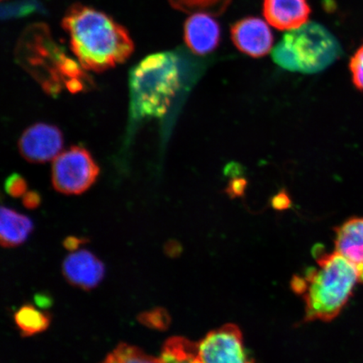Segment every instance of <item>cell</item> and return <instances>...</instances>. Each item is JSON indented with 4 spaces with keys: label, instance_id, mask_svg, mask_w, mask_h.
I'll use <instances>...</instances> for the list:
<instances>
[{
    "label": "cell",
    "instance_id": "obj_3",
    "mask_svg": "<svg viewBox=\"0 0 363 363\" xmlns=\"http://www.w3.org/2000/svg\"><path fill=\"white\" fill-rule=\"evenodd\" d=\"M130 112L135 121L166 115L180 87V57L163 52L145 57L130 74Z\"/></svg>",
    "mask_w": 363,
    "mask_h": 363
},
{
    "label": "cell",
    "instance_id": "obj_2",
    "mask_svg": "<svg viewBox=\"0 0 363 363\" xmlns=\"http://www.w3.org/2000/svg\"><path fill=\"white\" fill-rule=\"evenodd\" d=\"M317 266L295 276L291 287L306 303L305 321H330L337 317L360 281L358 267L337 252L316 253Z\"/></svg>",
    "mask_w": 363,
    "mask_h": 363
},
{
    "label": "cell",
    "instance_id": "obj_17",
    "mask_svg": "<svg viewBox=\"0 0 363 363\" xmlns=\"http://www.w3.org/2000/svg\"><path fill=\"white\" fill-rule=\"evenodd\" d=\"M101 363H162L161 358L148 355L140 348L121 343Z\"/></svg>",
    "mask_w": 363,
    "mask_h": 363
},
{
    "label": "cell",
    "instance_id": "obj_16",
    "mask_svg": "<svg viewBox=\"0 0 363 363\" xmlns=\"http://www.w3.org/2000/svg\"><path fill=\"white\" fill-rule=\"evenodd\" d=\"M177 11L193 13L203 12L212 16L224 13L233 0H169Z\"/></svg>",
    "mask_w": 363,
    "mask_h": 363
},
{
    "label": "cell",
    "instance_id": "obj_5",
    "mask_svg": "<svg viewBox=\"0 0 363 363\" xmlns=\"http://www.w3.org/2000/svg\"><path fill=\"white\" fill-rule=\"evenodd\" d=\"M99 167L87 150L72 147L53 162L52 181L54 189L65 194H80L93 185Z\"/></svg>",
    "mask_w": 363,
    "mask_h": 363
},
{
    "label": "cell",
    "instance_id": "obj_6",
    "mask_svg": "<svg viewBox=\"0 0 363 363\" xmlns=\"http://www.w3.org/2000/svg\"><path fill=\"white\" fill-rule=\"evenodd\" d=\"M198 348L202 363H254L245 348L242 331L234 324L211 331Z\"/></svg>",
    "mask_w": 363,
    "mask_h": 363
},
{
    "label": "cell",
    "instance_id": "obj_10",
    "mask_svg": "<svg viewBox=\"0 0 363 363\" xmlns=\"http://www.w3.org/2000/svg\"><path fill=\"white\" fill-rule=\"evenodd\" d=\"M213 17L206 13H193L185 22L184 42L190 51L196 55H208L219 47L220 26Z\"/></svg>",
    "mask_w": 363,
    "mask_h": 363
},
{
    "label": "cell",
    "instance_id": "obj_1",
    "mask_svg": "<svg viewBox=\"0 0 363 363\" xmlns=\"http://www.w3.org/2000/svg\"><path fill=\"white\" fill-rule=\"evenodd\" d=\"M72 52L86 70L101 72L125 62L134 51L128 31L96 9L76 4L62 20Z\"/></svg>",
    "mask_w": 363,
    "mask_h": 363
},
{
    "label": "cell",
    "instance_id": "obj_22",
    "mask_svg": "<svg viewBox=\"0 0 363 363\" xmlns=\"http://www.w3.org/2000/svg\"><path fill=\"white\" fill-rule=\"evenodd\" d=\"M81 244L82 240L76 238H68L65 242L66 248L71 250V251L78 249Z\"/></svg>",
    "mask_w": 363,
    "mask_h": 363
},
{
    "label": "cell",
    "instance_id": "obj_7",
    "mask_svg": "<svg viewBox=\"0 0 363 363\" xmlns=\"http://www.w3.org/2000/svg\"><path fill=\"white\" fill-rule=\"evenodd\" d=\"M63 147L62 131L57 126L38 123L22 134L19 142L21 156L26 161L43 163L56 158Z\"/></svg>",
    "mask_w": 363,
    "mask_h": 363
},
{
    "label": "cell",
    "instance_id": "obj_12",
    "mask_svg": "<svg viewBox=\"0 0 363 363\" xmlns=\"http://www.w3.org/2000/svg\"><path fill=\"white\" fill-rule=\"evenodd\" d=\"M335 252L349 262L363 267V218H351L335 230Z\"/></svg>",
    "mask_w": 363,
    "mask_h": 363
},
{
    "label": "cell",
    "instance_id": "obj_19",
    "mask_svg": "<svg viewBox=\"0 0 363 363\" xmlns=\"http://www.w3.org/2000/svg\"><path fill=\"white\" fill-rule=\"evenodd\" d=\"M4 189L9 195L13 198L24 196L26 194L27 183L20 174H12L9 177L4 184Z\"/></svg>",
    "mask_w": 363,
    "mask_h": 363
},
{
    "label": "cell",
    "instance_id": "obj_4",
    "mask_svg": "<svg viewBox=\"0 0 363 363\" xmlns=\"http://www.w3.org/2000/svg\"><path fill=\"white\" fill-rule=\"evenodd\" d=\"M342 54L335 36L324 26L311 21L286 33L272 50V57L285 70L315 74L333 65Z\"/></svg>",
    "mask_w": 363,
    "mask_h": 363
},
{
    "label": "cell",
    "instance_id": "obj_18",
    "mask_svg": "<svg viewBox=\"0 0 363 363\" xmlns=\"http://www.w3.org/2000/svg\"><path fill=\"white\" fill-rule=\"evenodd\" d=\"M350 71L355 87L363 92V45L357 49L351 58Z\"/></svg>",
    "mask_w": 363,
    "mask_h": 363
},
{
    "label": "cell",
    "instance_id": "obj_8",
    "mask_svg": "<svg viewBox=\"0 0 363 363\" xmlns=\"http://www.w3.org/2000/svg\"><path fill=\"white\" fill-rule=\"evenodd\" d=\"M230 36L240 52L253 58L265 57L271 52L274 38L269 25L258 17L248 16L235 22Z\"/></svg>",
    "mask_w": 363,
    "mask_h": 363
},
{
    "label": "cell",
    "instance_id": "obj_13",
    "mask_svg": "<svg viewBox=\"0 0 363 363\" xmlns=\"http://www.w3.org/2000/svg\"><path fill=\"white\" fill-rule=\"evenodd\" d=\"M33 228V222L30 218L19 214L10 208L2 206L0 240L4 247L21 246L28 239Z\"/></svg>",
    "mask_w": 363,
    "mask_h": 363
},
{
    "label": "cell",
    "instance_id": "obj_21",
    "mask_svg": "<svg viewBox=\"0 0 363 363\" xmlns=\"http://www.w3.org/2000/svg\"><path fill=\"white\" fill-rule=\"evenodd\" d=\"M40 197L38 193L31 191L26 193L23 197V203L26 208H35L39 206Z\"/></svg>",
    "mask_w": 363,
    "mask_h": 363
},
{
    "label": "cell",
    "instance_id": "obj_14",
    "mask_svg": "<svg viewBox=\"0 0 363 363\" xmlns=\"http://www.w3.org/2000/svg\"><path fill=\"white\" fill-rule=\"evenodd\" d=\"M162 363H202L198 343L181 337H171L163 345Z\"/></svg>",
    "mask_w": 363,
    "mask_h": 363
},
{
    "label": "cell",
    "instance_id": "obj_15",
    "mask_svg": "<svg viewBox=\"0 0 363 363\" xmlns=\"http://www.w3.org/2000/svg\"><path fill=\"white\" fill-rule=\"evenodd\" d=\"M13 318L22 337H25L43 333L51 324V315L33 305L23 306L16 312Z\"/></svg>",
    "mask_w": 363,
    "mask_h": 363
},
{
    "label": "cell",
    "instance_id": "obj_20",
    "mask_svg": "<svg viewBox=\"0 0 363 363\" xmlns=\"http://www.w3.org/2000/svg\"><path fill=\"white\" fill-rule=\"evenodd\" d=\"M142 322L153 328H162L167 324V316L163 311H153L145 313L142 315Z\"/></svg>",
    "mask_w": 363,
    "mask_h": 363
},
{
    "label": "cell",
    "instance_id": "obj_11",
    "mask_svg": "<svg viewBox=\"0 0 363 363\" xmlns=\"http://www.w3.org/2000/svg\"><path fill=\"white\" fill-rule=\"evenodd\" d=\"M262 12L276 29L292 30L306 24L311 8L308 0H263Z\"/></svg>",
    "mask_w": 363,
    "mask_h": 363
},
{
    "label": "cell",
    "instance_id": "obj_9",
    "mask_svg": "<svg viewBox=\"0 0 363 363\" xmlns=\"http://www.w3.org/2000/svg\"><path fill=\"white\" fill-rule=\"evenodd\" d=\"M62 274L67 282L84 290L96 288L106 274L104 263L94 253L76 249L62 263Z\"/></svg>",
    "mask_w": 363,
    "mask_h": 363
},
{
    "label": "cell",
    "instance_id": "obj_23",
    "mask_svg": "<svg viewBox=\"0 0 363 363\" xmlns=\"http://www.w3.org/2000/svg\"><path fill=\"white\" fill-rule=\"evenodd\" d=\"M360 271V281L363 283V267H359Z\"/></svg>",
    "mask_w": 363,
    "mask_h": 363
}]
</instances>
